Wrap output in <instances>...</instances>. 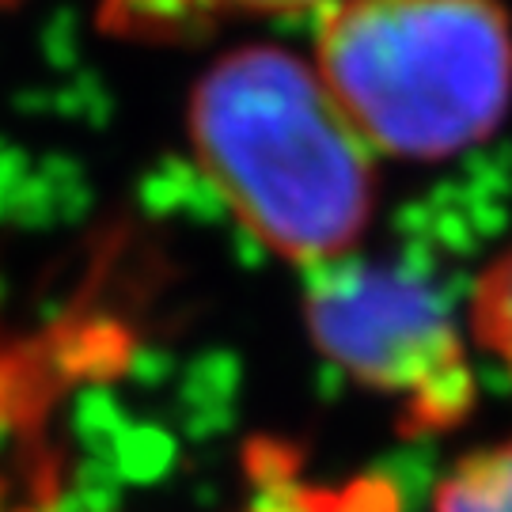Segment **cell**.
I'll return each mask as SVG.
<instances>
[{"label":"cell","mask_w":512,"mask_h":512,"mask_svg":"<svg viewBox=\"0 0 512 512\" xmlns=\"http://www.w3.org/2000/svg\"><path fill=\"white\" fill-rule=\"evenodd\" d=\"M190 141L209 183L277 258L315 270L346 258L376 209V160L285 46H239L190 95Z\"/></svg>","instance_id":"obj_1"},{"label":"cell","mask_w":512,"mask_h":512,"mask_svg":"<svg viewBox=\"0 0 512 512\" xmlns=\"http://www.w3.org/2000/svg\"><path fill=\"white\" fill-rule=\"evenodd\" d=\"M315 73L372 152L444 160L509 118L512 19L501 0H334Z\"/></svg>","instance_id":"obj_2"},{"label":"cell","mask_w":512,"mask_h":512,"mask_svg":"<svg viewBox=\"0 0 512 512\" xmlns=\"http://www.w3.org/2000/svg\"><path fill=\"white\" fill-rule=\"evenodd\" d=\"M315 349L399 406L406 433L452 429L475 406V372L437 289L399 266L334 258L308 270Z\"/></svg>","instance_id":"obj_3"},{"label":"cell","mask_w":512,"mask_h":512,"mask_svg":"<svg viewBox=\"0 0 512 512\" xmlns=\"http://www.w3.org/2000/svg\"><path fill=\"white\" fill-rule=\"evenodd\" d=\"M327 8L334 0H103L99 31L122 42H190L236 16H281L304 8Z\"/></svg>","instance_id":"obj_4"},{"label":"cell","mask_w":512,"mask_h":512,"mask_svg":"<svg viewBox=\"0 0 512 512\" xmlns=\"http://www.w3.org/2000/svg\"><path fill=\"white\" fill-rule=\"evenodd\" d=\"M433 512H512V440L459 456L440 478Z\"/></svg>","instance_id":"obj_5"},{"label":"cell","mask_w":512,"mask_h":512,"mask_svg":"<svg viewBox=\"0 0 512 512\" xmlns=\"http://www.w3.org/2000/svg\"><path fill=\"white\" fill-rule=\"evenodd\" d=\"M255 494L243 512H349L346 497L300 478V463L281 448L251 452Z\"/></svg>","instance_id":"obj_6"},{"label":"cell","mask_w":512,"mask_h":512,"mask_svg":"<svg viewBox=\"0 0 512 512\" xmlns=\"http://www.w3.org/2000/svg\"><path fill=\"white\" fill-rule=\"evenodd\" d=\"M471 330L478 346L490 349L512 380V251L478 277L471 296Z\"/></svg>","instance_id":"obj_7"},{"label":"cell","mask_w":512,"mask_h":512,"mask_svg":"<svg viewBox=\"0 0 512 512\" xmlns=\"http://www.w3.org/2000/svg\"><path fill=\"white\" fill-rule=\"evenodd\" d=\"M19 0H0V12H4V8H16Z\"/></svg>","instance_id":"obj_8"}]
</instances>
